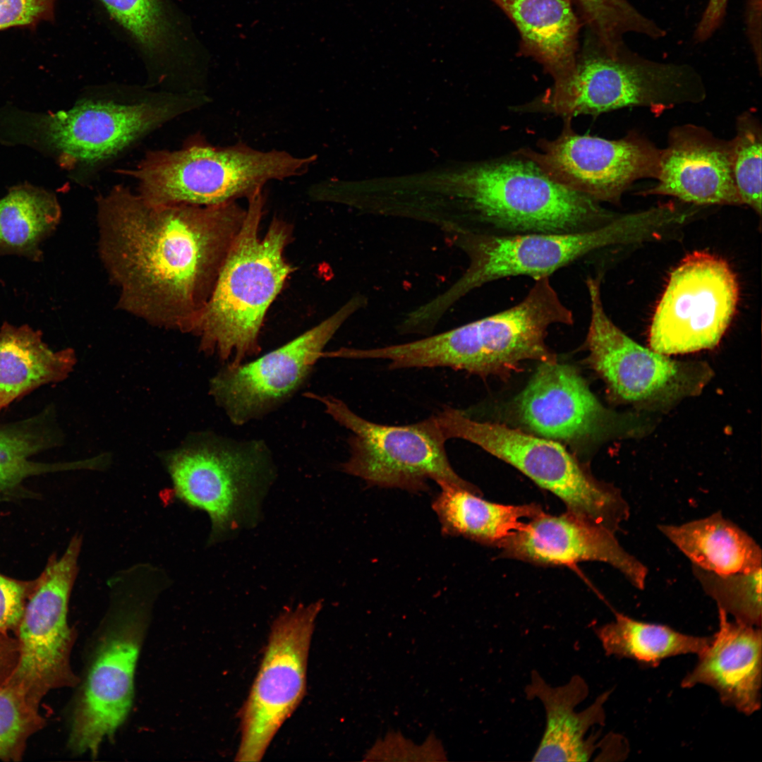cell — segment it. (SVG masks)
Returning a JSON list of instances; mask_svg holds the SVG:
<instances>
[{"instance_id":"28","label":"cell","mask_w":762,"mask_h":762,"mask_svg":"<svg viewBox=\"0 0 762 762\" xmlns=\"http://www.w3.org/2000/svg\"><path fill=\"white\" fill-rule=\"evenodd\" d=\"M464 488L442 490L433 509L446 535L462 536L485 545L499 546L531 520L543 513L535 503L505 505L491 502Z\"/></svg>"},{"instance_id":"2","label":"cell","mask_w":762,"mask_h":762,"mask_svg":"<svg viewBox=\"0 0 762 762\" xmlns=\"http://www.w3.org/2000/svg\"><path fill=\"white\" fill-rule=\"evenodd\" d=\"M248 201L243 224L192 331L200 338L202 350L214 353L229 366L259 354L260 333L267 312L295 270L284 256L292 226L274 218L260 237L262 190Z\"/></svg>"},{"instance_id":"40","label":"cell","mask_w":762,"mask_h":762,"mask_svg":"<svg viewBox=\"0 0 762 762\" xmlns=\"http://www.w3.org/2000/svg\"><path fill=\"white\" fill-rule=\"evenodd\" d=\"M613 737H612V746L613 744H615V742L617 741V740H616V739H615V735H614ZM611 747H612V746H610V748H611ZM613 753H614V750H613V749H610V753H609V754H608V756H607V758H609V759H610V756L612 757V756L613 755Z\"/></svg>"},{"instance_id":"18","label":"cell","mask_w":762,"mask_h":762,"mask_svg":"<svg viewBox=\"0 0 762 762\" xmlns=\"http://www.w3.org/2000/svg\"><path fill=\"white\" fill-rule=\"evenodd\" d=\"M188 96L136 104L85 100L36 119L33 128L64 164H93L114 155L150 130L191 107Z\"/></svg>"},{"instance_id":"8","label":"cell","mask_w":762,"mask_h":762,"mask_svg":"<svg viewBox=\"0 0 762 762\" xmlns=\"http://www.w3.org/2000/svg\"><path fill=\"white\" fill-rule=\"evenodd\" d=\"M658 207L637 214L617 215L602 226L566 233L500 234L465 231L456 243L468 257L463 274L440 301L451 307L471 291L500 279L527 276L537 279L607 246L644 236L662 226Z\"/></svg>"},{"instance_id":"5","label":"cell","mask_w":762,"mask_h":762,"mask_svg":"<svg viewBox=\"0 0 762 762\" xmlns=\"http://www.w3.org/2000/svg\"><path fill=\"white\" fill-rule=\"evenodd\" d=\"M459 186V195L474 218L484 224L478 232L580 231L605 224L617 216L599 202L556 181L524 156L470 169L461 176Z\"/></svg>"},{"instance_id":"30","label":"cell","mask_w":762,"mask_h":762,"mask_svg":"<svg viewBox=\"0 0 762 762\" xmlns=\"http://www.w3.org/2000/svg\"><path fill=\"white\" fill-rule=\"evenodd\" d=\"M61 216L52 193L30 186L12 188L0 199V255L40 261V243L55 231Z\"/></svg>"},{"instance_id":"1","label":"cell","mask_w":762,"mask_h":762,"mask_svg":"<svg viewBox=\"0 0 762 762\" xmlns=\"http://www.w3.org/2000/svg\"><path fill=\"white\" fill-rule=\"evenodd\" d=\"M246 209L155 205L118 186L97 201V251L119 309L192 332Z\"/></svg>"},{"instance_id":"16","label":"cell","mask_w":762,"mask_h":762,"mask_svg":"<svg viewBox=\"0 0 762 762\" xmlns=\"http://www.w3.org/2000/svg\"><path fill=\"white\" fill-rule=\"evenodd\" d=\"M367 303L355 295L331 316L279 348L249 363L224 367L210 392L230 421L243 425L276 409L305 383L341 325Z\"/></svg>"},{"instance_id":"22","label":"cell","mask_w":762,"mask_h":762,"mask_svg":"<svg viewBox=\"0 0 762 762\" xmlns=\"http://www.w3.org/2000/svg\"><path fill=\"white\" fill-rule=\"evenodd\" d=\"M522 423L548 439L573 440L595 433L605 410L574 368L541 362L516 399Z\"/></svg>"},{"instance_id":"17","label":"cell","mask_w":762,"mask_h":762,"mask_svg":"<svg viewBox=\"0 0 762 762\" xmlns=\"http://www.w3.org/2000/svg\"><path fill=\"white\" fill-rule=\"evenodd\" d=\"M540 152L522 150L560 183L598 202L619 203L636 181L657 179L661 150L631 132L619 140L579 135L566 127L554 140L542 141Z\"/></svg>"},{"instance_id":"38","label":"cell","mask_w":762,"mask_h":762,"mask_svg":"<svg viewBox=\"0 0 762 762\" xmlns=\"http://www.w3.org/2000/svg\"><path fill=\"white\" fill-rule=\"evenodd\" d=\"M729 0H709L694 32V40L702 42L709 39L723 21Z\"/></svg>"},{"instance_id":"4","label":"cell","mask_w":762,"mask_h":762,"mask_svg":"<svg viewBox=\"0 0 762 762\" xmlns=\"http://www.w3.org/2000/svg\"><path fill=\"white\" fill-rule=\"evenodd\" d=\"M316 159L241 142L222 147L196 140L179 150L149 152L128 174L152 204L208 206L248 199L268 181L301 176Z\"/></svg>"},{"instance_id":"32","label":"cell","mask_w":762,"mask_h":762,"mask_svg":"<svg viewBox=\"0 0 762 762\" xmlns=\"http://www.w3.org/2000/svg\"><path fill=\"white\" fill-rule=\"evenodd\" d=\"M762 567L749 572L716 574L692 566V572L704 593L718 609L734 620L761 627Z\"/></svg>"},{"instance_id":"6","label":"cell","mask_w":762,"mask_h":762,"mask_svg":"<svg viewBox=\"0 0 762 762\" xmlns=\"http://www.w3.org/2000/svg\"><path fill=\"white\" fill-rule=\"evenodd\" d=\"M435 416L447 440H466L512 465L559 497L568 513L613 533L629 518L620 490L595 478L560 443L474 420L451 406Z\"/></svg>"},{"instance_id":"12","label":"cell","mask_w":762,"mask_h":762,"mask_svg":"<svg viewBox=\"0 0 762 762\" xmlns=\"http://www.w3.org/2000/svg\"><path fill=\"white\" fill-rule=\"evenodd\" d=\"M600 277H588L591 318L585 345L587 361L616 401L668 404L698 394L710 377L704 363L671 359L645 348L618 328L606 313Z\"/></svg>"},{"instance_id":"33","label":"cell","mask_w":762,"mask_h":762,"mask_svg":"<svg viewBox=\"0 0 762 762\" xmlns=\"http://www.w3.org/2000/svg\"><path fill=\"white\" fill-rule=\"evenodd\" d=\"M732 143V173L742 202L761 214L762 131L758 120L744 113L737 121Z\"/></svg>"},{"instance_id":"34","label":"cell","mask_w":762,"mask_h":762,"mask_svg":"<svg viewBox=\"0 0 762 762\" xmlns=\"http://www.w3.org/2000/svg\"><path fill=\"white\" fill-rule=\"evenodd\" d=\"M44 725L39 706L15 687L0 684V761L21 760L28 739Z\"/></svg>"},{"instance_id":"23","label":"cell","mask_w":762,"mask_h":762,"mask_svg":"<svg viewBox=\"0 0 762 762\" xmlns=\"http://www.w3.org/2000/svg\"><path fill=\"white\" fill-rule=\"evenodd\" d=\"M719 628L694 669L682 679L683 688L704 684L715 690L725 706L746 715L761 706V627L736 620L718 609Z\"/></svg>"},{"instance_id":"20","label":"cell","mask_w":762,"mask_h":762,"mask_svg":"<svg viewBox=\"0 0 762 762\" xmlns=\"http://www.w3.org/2000/svg\"><path fill=\"white\" fill-rule=\"evenodd\" d=\"M654 187L646 195H669L698 205H740L732 173V143L687 124L673 128L661 150Z\"/></svg>"},{"instance_id":"37","label":"cell","mask_w":762,"mask_h":762,"mask_svg":"<svg viewBox=\"0 0 762 762\" xmlns=\"http://www.w3.org/2000/svg\"><path fill=\"white\" fill-rule=\"evenodd\" d=\"M56 0H0V30L35 27L54 18Z\"/></svg>"},{"instance_id":"24","label":"cell","mask_w":762,"mask_h":762,"mask_svg":"<svg viewBox=\"0 0 762 762\" xmlns=\"http://www.w3.org/2000/svg\"><path fill=\"white\" fill-rule=\"evenodd\" d=\"M517 28L525 51L552 75L569 77L576 64L579 23L572 0H491Z\"/></svg>"},{"instance_id":"19","label":"cell","mask_w":762,"mask_h":762,"mask_svg":"<svg viewBox=\"0 0 762 762\" xmlns=\"http://www.w3.org/2000/svg\"><path fill=\"white\" fill-rule=\"evenodd\" d=\"M498 548L506 557L541 565L604 562L638 590L646 587L648 568L619 544L615 533L568 512L559 516L543 512Z\"/></svg>"},{"instance_id":"3","label":"cell","mask_w":762,"mask_h":762,"mask_svg":"<svg viewBox=\"0 0 762 762\" xmlns=\"http://www.w3.org/2000/svg\"><path fill=\"white\" fill-rule=\"evenodd\" d=\"M550 277L535 279L526 296L497 313L421 339L385 346L389 369L446 367L480 376L503 375L522 361H556L548 328L574 323Z\"/></svg>"},{"instance_id":"27","label":"cell","mask_w":762,"mask_h":762,"mask_svg":"<svg viewBox=\"0 0 762 762\" xmlns=\"http://www.w3.org/2000/svg\"><path fill=\"white\" fill-rule=\"evenodd\" d=\"M61 440L51 406L25 419L0 425V501L30 497L23 485L30 477L93 466L90 459L62 463L32 459Z\"/></svg>"},{"instance_id":"21","label":"cell","mask_w":762,"mask_h":762,"mask_svg":"<svg viewBox=\"0 0 762 762\" xmlns=\"http://www.w3.org/2000/svg\"><path fill=\"white\" fill-rule=\"evenodd\" d=\"M586 680L575 675L563 685L552 687L537 670L531 672L530 682L525 687L529 700L538 699L544 707L545 726L532 761H588L598 748L600 756L607 757L612 744L609 736L597 743L600 733L587 737L591 728L605 725L604 705L612 690L599 695L587 708L577 711L576 708L588 696Z\"/></svg>"},{"instance_id":"10","label":"cell","mask_w":762,"mask_h":762,"mask_svg":"<svg viewBox=\"0 0 762 762\" xmlns=\"http://www.w3.org/2000/svg\"><path fill=\"white\" fill-rule=\"evenodd\" d=\"M81 545V537L75 535L62 555L49 557L36 578L15 631L18 658L6 682L39 707L50 691L77 682L70 665L74 633L68 623V611Z\"/></svg>"},{"instance_id":"15","label":"cell","mask_w":762,"mask_h":762,"mask_svg":"<svg viewBox=\"0 0 762 762\" xmlns=\"http://www.w3.org/2000/svg\"><path fill=\"white\" fill-rule=\"evenodd\" d=\"M121 606L97 646L71 718L68 746L97 755L126 720L133 697V678L147 618L146 603L123 597Z\"/></svg>"},{"instance_id":"11","label":"cell","mask_w":762,"mask_h":762,"mask_svg":"<svg viewBox=\"0 0 762 762\" xmlns=\"http://www.w3.org/2000/svg\"><path fill=\"white\" fill-rule=\"evenodd\" d=\"M270 460L260 441L213 438L171 454L167 466L176 496L208 514L216 540L255 509L259 489L270 476Z\"/></svg>"},{"instance_id":"7","label":"cell","mask_w":762,"mask_h":762,"mask_svg":"<svg viewBox=\"0 0 762 762\" xmlns=\"http://www.w3.org/2000/svg\"><path fill=\"white\" fill-rule=\"evenodd\" d=\"M706 92L700 75L688 65L651 61L627 47L611 54L598 45L576 61L569 77L528 107L569 119L633 107L661 113L701 102Z\"/></svg>"},{"instance_id":"25","label":"cell","mask_w":762,"mask_h":762,"mask_svg":"<svg viewBox=\"0 0 762 762\" xmlns=\"http://www.w3.org/2000/svg\"><path fill=\"white\" fill-rule=\"evenodd\" d=\"M657 528L692 566L720 574L762 567L760 545L720 512L682 524H659Z\"/></svg>"},{"instance_id":"9","label":"cell","mask_w":762,"mask_h":762,"mask_svg":"<svg viewBox=\"0 0 762 762\" xmlns=\"http://www.w3.org/2000/svg\"><path fill=\"white\" fill-rule=\"evenodd\" d=\"M306 395L322 403L325 412L350 431L349 456L341 464L344 473L384 488L422 491L430 479L442 490L464 488L478 493L450 464L447 440L435 416L407 425H383L358 416L334 397Z\"/></svg>"},{"instance_id":"31","label":"cell","mask_w":762,"mask_h":762,"mask_svg":"<svg viewBox=\"0 0 762 762\" xmlns=\"http://www.w3.org/2000/svg\"><path fill=\"white\" fill-rule=\"evenodd\" d=\"M99 1L147 56L181 57V28L163 0Z\"/></svg>"},{"instance_id":"39","label":"cell","mask_w":762,"mask_h":762,"mask_svg":"<svg viewBox=\"0 0 762 762\" xmlns=\"http://www.w3.org/2000/svg\"><path fill=\"white\" fill-rule=\"evenodd\" d=\"M18 658L16 638L0 634V684L4 683L13 671Z\"/></svg>"},{"instance_id":"36","label":"cell","mask_w":762,"mask_h":762,"mask_svg":"<svg viewBox=\"0 0 762 762\" xmlns=\"http://www.w3.org/2000/svg\"><path fill=\"white\" fill-rule=\"evenodd\" d=\"M35 583L36 579L19 580L0 573V634L16 631Z\"/></svg>"},{"instance_id":"14","label":"cell","mask_w":762,"mask_h":762,"mask_svg":"<svg viewBox=\"0 0 762 762\" xmlns=\"http://www.w3.org/2000/svg\"><path fill=\"white\" fill-rule=\"evenodd\" d=\"M322 605L318 600L286 610L273 622L241 711V738L236 761H260L275 734L302 701L311 636Z\"/></svg>"},{"instance_id":"35","label":"cell","mask_w":762,"mask_h":762,"mask_svg":"<svg viewBox=\"0 0 762 762\" xmlns=\"http://www.w3.org/2000/svg\"><path fill=\"white\" fill-rule=\"evenodd\" d=\"M366 761H433L447 760L439 739L433 734L416 745L400 733L390 732L378 739L366 755Z\"/></svg>"},{"instance_id":"26","label":"cell","mask_w":762,"mask_h":762,"mask_svg":"<svg viewBox=\"0 0 762 762\" xmlns=\"http://www.w3.org/2000/svg\"><path fill=\"white\" fill-rule=\"evenodd\" d=\"M74 363L73 350H52L40 330L4 322L0 327V415L36 389L65 379Z\"/></svg>"},{"instance_id":"13","label":"cell","mask_w":762,"mask_h":762,"mask_svg":"<svg viewBox=\"0 0 762 762\" xmlns=\"http://www.w3.org/2000/svg\"><path fill=\"white\" fill-rule=\"evenodd\" d=\"M738 301V282L724 259L703 251L689 254L670 274L655 308L651 349L669 356L715 347Z\"/></svg>"},{"instance_id":"29","label":"cell","mask_w":762,"mask_h":762,"mask_svg":"<svg viewBox=\"0 0 762 762\" xmlns=\"http://www.w3.org/2000/svg\"><path fill=\"white\" fill-rule=\"evenodd\" d=\"M607 655L655 667L667 658L703 653L712 636H695L660 624L647 623L615 612V619L595 629Z\"/></svg>"}]
</instances>
